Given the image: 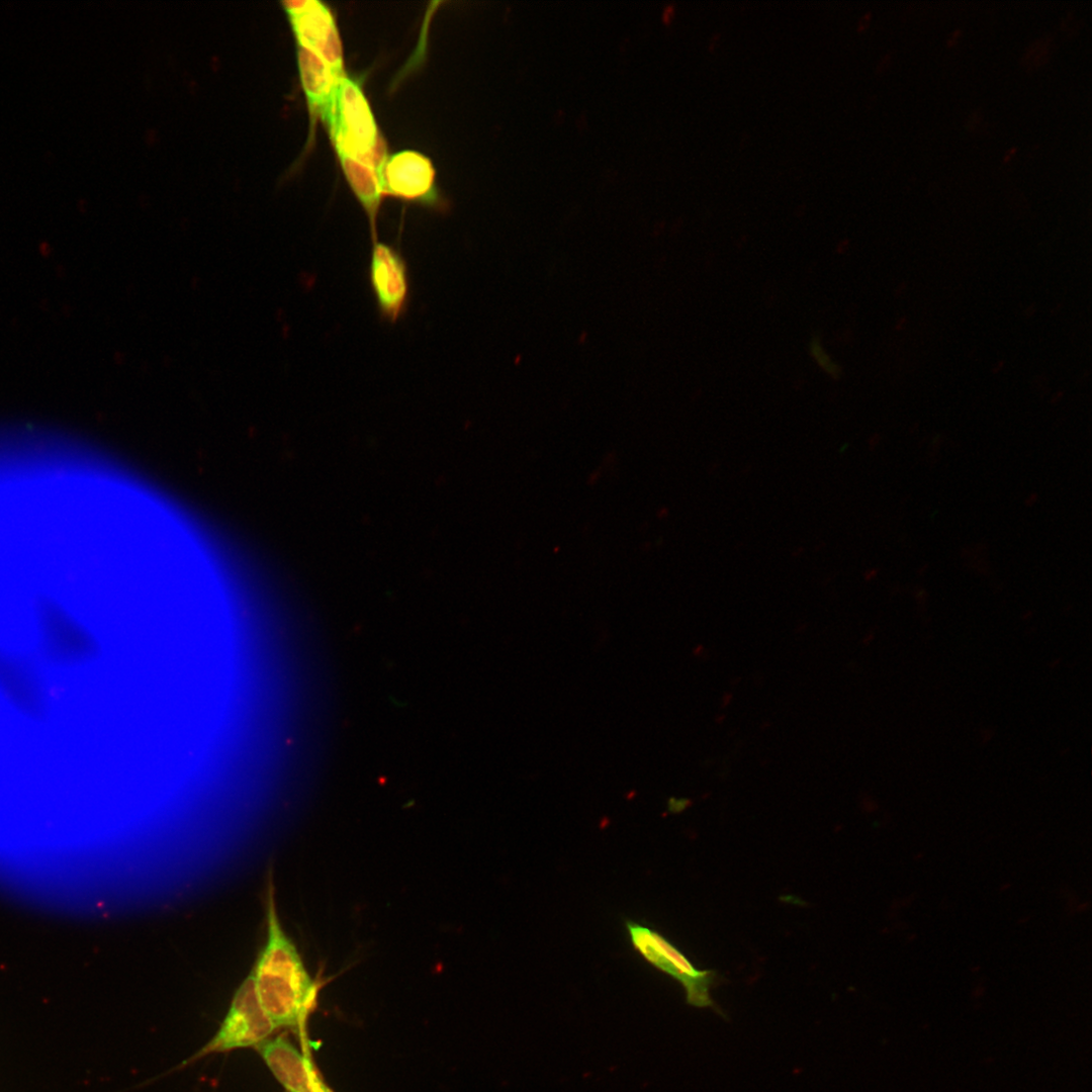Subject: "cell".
Returning <instances> with one entry per match:
<instances>
[{"instance_id": "cell-7", "label": "cell", "mask_w": 1092, "mask_h": 1092, "mask_svg": "<svg viewBox=\"0 0 1092 1092\" xmlns=\"http://www.w3.org/2000/svg\"><path fill=\"white\" fill-rule=\"evenodd\" d=\"M257 1050L273 1076L288 1092H334L318 1076L310 1061L285 1037L268 1038Z\"/></svg>"}, {"instance_id": "cell-9", "label": "cell", "mask_w": 1092, "mask_h": 1092, "mask_svg": "<svg viewBox=\"0 0 1092 1092\" xmlns=\"http://www.w3.org/2000/svg\"><path fill=\"white\" fill-rule=\"evenodd\" d=\"M298 68L309 108L324 120L332 107L339 80L344 75L336 73L317 55L300 46Z\"/></svg>"}, {"instance_id": "cell-1", "label": "cell", "mask_w": 1092, "mask_h": 1092, "mask_svg": "<svg viewBox=\"0 0 1092 1092\" xmlns=\"http://www.w3.org/2000/svg\"><path fill=\"white\" fill-rule=\"evenodd\" d=\"M266 906V942L251 976L257 997L275 1026L294 1027L313 1005L316 984L281 926L272 886Z\"/></svg>"}, {"instance_id": "cell-6", "label": "cell", "mask_w": 1092, "mask_h": 1092, "mask_svg": "<svg viewBox=\"0 0 1092 1092\" xmlns=\"http://www.w3.org/2000/svg\"><path fill=\"white\" fill-rule=\"evenodd\" d=\"M290 16L298 46L323 59L336 73L344 75L342 43L330 9L320 1L283 2Z\"/></svg>"}, {"instance_id": "cell-8", "label": "cell", "mask_w": 1092, "mask_h": 1092, "mask_svg": "<svg viewBox=\"0 0 1092 1092\" xmlns=\"http://www.w3.org/2000/svg\"><path fill=\"white\" fill-rule=\"evenodd\" d=\"M380 179L383 194L406 200H429L433 194L435 170L426 156L405 150L386 158Z\"/></svg>"}, {"instance_id": "cell-4", "label": "cell", "mask_w": 1092, "mask_h": 1092, "mask_svg": "<svg viewBox=\"0 0 1092 1092\" xmlns=\"http://www.w3.org/2000/svg\"><path fill=\"white\" fill-rule=\"evenodd\" d=\"M276 1028L257 997L250 974L234 994L217 1032L195 1058L241 1048H257L267 1040Z\"/></svg>"}, {"instance_id": "cell-10", "label": "cell", "mask_w": 1092, "mask_h": 1092, "mask_svg": "<svg viewBox=\"0 0 1092 1092\" xmlns=\"http://www.w3.org/2000/svg\"><path fill=\"white\" fill-rule=\"evenodd\" d=\"M810 350L812 356L817 361L818 365L823 368L828 374L833 377H836L839 374V367L827 355L818 339H813L811 341Z\"/></svg>"}, {"instance_id": "cell-5", "label": "cell", "mask_w": 1092, "mask_h": 1092, "mask_svg": "<svg viewBox=\"0 0 1092 1092\" xmlns=\"http://www.w3.org/2000/svg\"><path fill=\"white\" fill-rule=\"evenodd\" d=\"M369 281L380 317L396 323L410 297L407 266L401 253L388 244L372 243Z\"/></svg>"}, {"instance_id": "cell-2", "label": "cell", "mask_w": 1092, "mask_h": 1092, "mask_svg": "<svg viewBox=\"0 0 1092 1092\" xmlns=\"http://www.w3.org/2000/svg\"><path fill=\"white\" fill-rule=\"evenodd\" d=\"M339 157H347L380 172L386 155L369 103L357 83L339 80L332 107L323 120Z\"/></svg>"}, {"instance_id": "cell-3", "label": "cell", "mask_w": 1092, "mask_h": 1092, "mask_svg": "<svg viewBox=\"0 0 1092 1092\" xmlns=\"http://www.w3.org/2000/svg\"><path fill=\"white\" fill-rule=\"evenodd\" d=\"M624 922L632 947L650 966L682 986L689 1005L717 1008L710 992L716 981V972L696 968L681 950L656 929L633 919H625Z\"/></svg>"}]
</instances>
